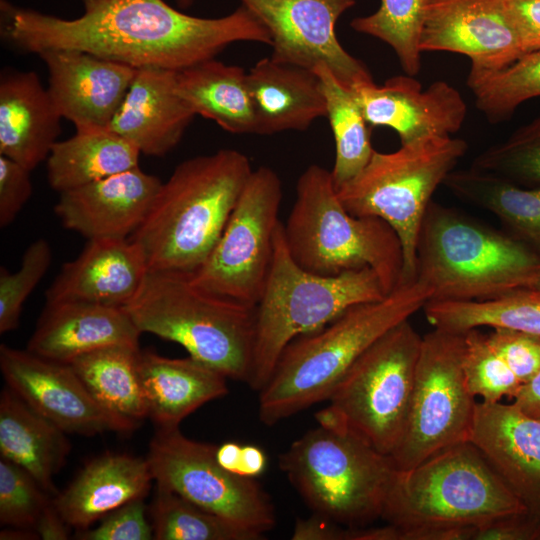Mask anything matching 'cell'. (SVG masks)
<instances>
[{
  "label": "cell",
  "mask_w": 540,
  "mask_h": 540,
  "mask_svg": "<svg viewBox=\"0 0 540 540\" xmlns=\"http://www.w3.org/2000/svg\"><path fill=\"white\" fill-rule=\"evenodd\" d=\"M511 399L522 412L540 419V371L531 380L522 384Z\"/></svg>",
  "instance_id": "48"
},
{
  "label": "cell",
  "mask_w": 540,
  "mask_h": 540,
  "mask_svg": "<svg viewBox=\"0 0 540 540\" xmlns=\"http://www.w3.org/2000/svg\"><path fill=\"white\" fill-rule=\"evenodd\" d=\"M533 287L540 290V279L535 283Z\"/></svg>",
  "instance_id": "55"
},
{
  "label": "cell",
  "mask_w": 540,
  "mask_h": 540,
  "mask_svg": "<svg viewBox=\"0 0 540 540\" xmlns=\"http://www.w3.org/2000/svg\"><path fill=\"white\" fill-rule=\"evenodd\" d=\"M252 171L245 154L228 148L178 164L130 237L141 247L149 271L199 269L219 241Z\"/></svg>",
  "instance_id": "3"
},
{
  "label": "cell",
  "mask_w": 540,
  "mask_h": 540,
  "mask_svg": "<svg viewBox=\"0 0 540 540\" xmlns=\"http://www.w3.org/2000/svg\"><path fill=\"white\" fill-rule=\"evenodd\" d=\"M139 377L148 418L157 428L179 427L202 405L229 392L227 377L191 356L169 358L141 350Z\"/></svg>",
  "instance_id": "28"
},
{
  "label": "cell",
  "mask_w": 540,
  "mask_h": 540,
  "mask_svg": "<svg viewBox=\"0 0 540 540\" xmlns=\"http://www.w3.org/2000/svg\"><path fill=\"white\" fill-rule=\"evenodd\" d=\"M319 76L327 104V118L335 140V161L331 170L336 190L356 177L370 161L374 149L370 129L351 90L323 63L314 69Z\"/></svg>",
  "instance_id": "35"
},
{
  "label": "cell",
  "mask_w": 540,
  "mask_h": 540,
  "mask_svg": "<svg viewBox=\"0 0 540 540\" xmlns=\"http://www.w3.org/2000/svg\"><path fill=\"white\" fill-rule=\"evenodd\" d=\"M471 167L522 187H540V136L494 145L479 154Z\"/></svg>",
  "instance_id": "42"
},
{
  "label": "cell",
  "mask_w": 540,
  "mask_h": 540,
  "mask_svg": "<svg viewBox=\"0 0 540 540\" xmlns=\"http://www.w3.org/2000/svg\"><path fill=\"white\" fill-rule=\"evenodd\" d=\"M198 0H175L180 9H188Z\"/></svg>",
  "instance_id": "54"
},
{
  "label": "cell",
  "mask_w": 540,
  "mask_h": 540,
  "mask_svg": "<svg viewBox=\"0 0 540 540\" xmlns=\"http://www.w3.org/2000/svg\"><path fill=\"white\" fill-rule=\"evenodd\" d=\"M265 467L266 456L261 448L254 445L242 446L238 474L255 478Z\"/></svg>",
  "instance_id": "50"
},
{
  "label": "cell",
  "mask_w": 540,
  "mask_h": 540,
  "mask_svg": "<svg viewBox=\"0 0 540 540\" xmlns=\"http://www.w3.org/2000/svg\"><path fill=\"white\" fill-rule=\"evenodd\" d=\"M139 346L114 345L89 352L69 365L95 400L128 432L148 418L139 377Z\"/></svg>",
  "instance_id": "31"
},
{
  "label": "cell",
  "mask_w": 540,
  "mask_h": 540,
  "mask_svg": "<svg viewBox=\"0 0 540 540\" xmlns=\"http://www.w3.org/2000/svg\"><path fill=\"white\" fill-rule=\"evenodd\" d=\"M458 199L495 215L507 233L540 256V187H522L472 167L443 183Z\"/></svg>",
  "instance_id": "33"
},
{
  "label": "cell",
  "mask_w": 540,
  "mask_h": 540,
  "mask_svg": "<svg viewBox=\"0 0 540 540\" xmlns=\"http://www.w3.org/2000/svg\"><path fill=\"white\" fill-rule=\"evenodd\" d=\"M464 333L434 328L422 336L409 413L390 455L398 470L470 440L476 398L462 368Z\"/></svg>",
  "instance_id": "12"
},
{
  "label": "cell",
  "mask_w": 540,
  "mask_h": 540,
  "mask_svg": "<svg viewBox=\"0 0 540 540\" xmlns=\"http://www.w3.org/2000/svg\"><path fill=\"white\" fill-rule=\"evenodd\" d=\"M162 181L133 169L59 193L61 224L87 240L128 239L145 220Z\"/></svg>",
  "instance_id": "20"
},
{
  "label": "cell",
  "mask_w": 540,
  "mask_h": 540,
  "mask_svg": "<svg viewBox=\"0 0 540 540\" xmlns=\"http://www.w3.org/2000/svg\"><path fill=\"white\" fill-rule=\"evenodd\" d=\"M367 123L393 129L401 145L428 137H448L462 127L467 105L459 91L438 80L422 89L411 75L393 76L350 88Z\"/></svg>",
  "instance_id": "18"
},
{
  "label": "cell",
  "mask_w": 540,
  "mask_h": 540,
  "mask_svg": "<svg viewBox=\"0 0 540 540\" xmlns=\"http://www.w3.org/2000/svg\"><path fill=\"white\" fill-rule=\"evenodd\" d=\"M66 433L9 387L0 394V454L27 471L53 497L54 477L71 450Z\"/></svg>",
  "instance_id": "29"
},
{
  "label": "cell",
  "mask_w": 540,
  "mask_h": 540,
  "mask_svg": "<svg viewBox=\"0 0 540 540\" xmlns=\"http://www.w3.org/2000/svg\"><path fill=\"white\" fill-rule=\"evenodd\" d=\"M0 370L7 387L66 434L128 432L95 400L69 364L1 344Z\"/></svg>",
  "instance_id": "16"
},
{
  "label": "cell",
  "mask_w": 540,
  "mask_h": 540,
  "mask_svg": "<svg viewBox=\"0 0 540 540\" xmlns=\"http://www.w3.org/2000/svg\"><path fill=\"white\" fill-rule=\"evenodd\" d=\"M149 272L141 247L128 239H93L65 263L46 291V303L79 301L125 307Z\"/></svg>",
  "instance_id": "22"
},
{
  "label": "cell",
  "mask_w": 540,
  "mask_h": 540,
  "mask_svg": "<svg viewBox=\"0 0 540 540\" xmlns=\"http://www.w3.org/2000/svg\"><path fill=\"white\" fill-rule=\"evenodd\" d=\"M70 528L58 512L53 501V504L46 510L39 521L36 532L40 539L65 540L69 538Z\"/></svg>",
  "instance_id": "49"
},
{
  "label": "cell",
  "mask_w": 540,
  "mask_h": 540,
  "mask_svg": "<svg viewBox=\"0 0 540 540\" xmlns=\"http://www.w3.org/2000/svg\"><path fill=\"white\" fill-rule=\"evenodd\" d=\"M281 199L278 174L267 166L253 170L215 248L199 269L189 273L191 282L256 307L273 260Z\"/></svg>",
  "instance_id": "13"
},
{
  "label": "cell",
  "mask_w": 540,
  "mask_h": 540,
  "mask_svg": "<svg viewBox=\"0 0 540 540\" xmlns=\"http://www.w3.org/2000/svg\"><path fill=\"white\" fill-rule=\"evenodd\" d=\"M140 151L106 129L76 131L47 158L50 187L61 193L139 166Z\"/></svg>",
  "instance_id": "32"
},
{
  "label": "cell",
  "mask_w": 540,
  "mask_h": 540,
  "mask_svg": "<svg viewBox=\"0 0 540 540\" xmlns=\"http://www.w3.org/2000/svg\"><path fill=\"white\" fill-rule=\"evenodd\" d=\"M148 514L156 540L263 539L159 485L148 506Z\"/></svg>",
  "instance_id": "36"
},
{
  "label": "cell",
  "mask_w": 540,
  "mask_h": 540,
  "mask_svg": "<svg viewBox=\"0 0 540 540\" xmlns=\"http://www.w3.org/2000/svg\"><path fill=\"white\" fill-rule=\"evenodd\" d=\"M472 540H540V517L528 511L500 516L474 526Z\"/></svg>",
  "instance_id": "46"
},
{
  "label": "cell",
  "mask_w": 540,
  "mask_h": 540,
  "mask_svg": "<svg viewBox=\"0 0 540 540\" xmlns=\"http://www.w3.org/2000/svg\"><path fill=\"white\" fill-rule=\"evenodd\" d=\"M434 327L465 333L482 326L505 328L540 338V290L524 287L486 300H434L423 308Z\"/></svg>",
  "instance_id": "34"
},
{
  "label": "cell",
  "mask_w": 540,
  "mask_h": 540,
  "mask_svg": "<svg viewBox=\"0 0 540 540\" xmlns=\"http://www.w3.org/2000/svg\"><path fill=\"white\" fill-rule=\"evenodd\" d=\"M283 234L303 269L324 276L368 267L386 294L402 282L403 250L393 228L374 216H356L342 204L331 171L312 164L300 175Z\"/></svg>",
  "instance_id": "5"
},
{
  "label": "cell",
  "mask_w": 540,
  "mask_h": 540,
  "mask_svg": "<svg viewBox=\"0 0 540 540\" xmlns=\"http://www.w3.org/2000/svg\"><path fill=\"white\" fill-rule=\"evenodd\" d=\"M422 336L409 320L372 344L338 382L319 425L346 431L385 455L406 425Z\"/></svg>",
  "instance_id": "11"
},
{
  "label": "cell",
  "mask_w": 540,
  "mask_h": 540,
  "mask_svg": "<svg viewBox=\"0 0 540 540\" xmlns=\"http://www.w3.org/2000/svg\"><path fill=\"white\" fill-rule=\"evenodd\" d=\"M417 276L434 300H486L533 287L540 256L509 235L431 201L417 243Z\"/></svg>",
  "instance_id": "4"
},
{
  "label": "cell",
  "mask_w": 540,
  "mask_h": 540,
  "mask_svg": "<svg viewBox=\"0 0 540 540\" xmlns=\"http://www.w3.org/2000/svg\"><path fill=\"white\" fill-rule=\"evenodd\" d=\"M61 115L33 71L0 77V155L28 170L47 160L61 134Z\"/></svg>",
  "instance_id": "25"
},
{
  "label": "cell",
  "mask_w": 540,
  "mask_h": 540,
  "mask_svg": "<svg viewBox=\"0 0 540 540\" xmlns=\"http://www.w3.org/2000/svg\"><path fill=\"white\" fill-rule=\"evenodd\" d=\"M124 308L142 334L175 342L228 379L248 382L255 307L198 288L189 273L149 271Z\"/></svg>",
  "instance_id": "6"
},
{
  "label": "cell",
  "mask_w": 540,
  "mask_h": 540,
  "mask_svg": "<svg viewBox=\"0 0 540 540\" xmlns=\"http://www.w3.org/2000/svg\"><path fill=\"white\" fill-rule=\"evenodd\" d=\"M65 19L0 0V35L20 52L73 49L136 69L180 71L215 58L235 42L272 44L264 24L240 5L218 18L188 15L164 0H79Z\"/></svg>",
  "instance_id": "1"
},
{
  "label": "cell",
  "mask_w": 540,
  "mask_h": 540,
  "mask_svg": "<svg viewBox=\"0 0 540 540\" xmlns=\"http://www.w3.org/2000/svg\"><path fill=\"white\" fill-rule=\"evenodd\" d=\"M30 170L0 155V227L10 225L32 194Z\"/></svg>",
  "instance_id": "45"
},
{
  "label": "cell",
  "mask_w": 540,
  "mask_h": 540,
  "mask_svg": "<svg viewBox=\"0 0 540 540\" xmlns=\"http://www.w3.org/2000/svg\"><path fill=\"white\" fill-rule=\"evenodd\" d=\"M176 90L196 115L233 134H256L247 72L215 58L176 71Z\"/></svg>",
  "instance_id": "30"
},
{
  "label": "cell",
  "mask_w": 540,
  "mask_h": 540,
  "mask_svg": "<svg viewBox=\"0 0 540 540\" xmlns=\"http://www.w3.org/2000/svg\"><path fill=\"white\" fill-rule=\"evenodd\" d=\"M38 55L47 66V89L61 117L76 131L108 128L137 69L73 49H46Z\"/></svg>",
  "instance_id": "19"
},
{
  "label": "cell",
  "mask_w": 540,
  "mask_h": 540,
  "mask_svg": "<svg viewBox=\"0 0 540 540\" xmlns=\"http://www.w3.org/2000/svg\"><path fill=\"white\" fill-rule=\"evenodd\" d=\"M418 276L380 300L355 305L315 332L293 340L259 391L260 421L274 425L327 401L352 364L389 330L409 320L432 298Z\"/></svg>",
  "instance_id": "2"
},
{
  "label": "cell",
  "mask_w": 540,
  "mask_h": 540,
  "mask_svg": "<svg viewBox=\"0 0 540 540\" xmlns=\"http://www.w3.org/2000/svg\"><path fill=\"white\" fill-rule=\"evenodd\" d=\"M427 2L381 0L375 12L354 18L350 26L389 45L405 73L415 76L421 67L419 40Z\"/></svg>",
  "instance_id": "38"
},
{
  "label": "cell",
  "mask_w": 540,
  "mask_h": 540,
  "mask_svg": "<svg viewBox=\"0 0 540 540\" xmlns=\"http://www.w3.org/2000/svg\"><path fill=\"white\" fill-rule=\"evenodd\" d=\"M467 86L489 121H503L520 104L540 96V50L525 53L500 70L470 69Z\"/></svg>",
  "instance_id": "37"
},
{
  "label": "cell",
  "mask_w": 540,
  "mask_h": 540,
  "mask_svg": "<svg viewBox=\"0 0 540 540\" xmlns=\"http://www.w3.org/2000/svg\"><path fill=\"white\" fill-rule=\"evenodd\" d=\"M540 136V116L529 124L516 130L507 140L512 142L525 141Z\"/></svg>",
  "instance_id": "52"
},
{
  "label": "cell",
  "mask_w": 540,
  "mask_h": 540,
  "mask_svg": "<svg viewBox=\"0 0 540 540\" xmlns=\"http://www.w3.org/2000/svg\"><path fill=\"white\" fill-rule=\"evenodd\" d=\"M385 295L379 277L368 267L332 276L303 269L289 254L281 222L270 272L255 307L252 368L247 384L260 391L293 340L320 330L355 305Z\"/></svg>",
  "instance_id": "7"
},
{
  "label": "cell",
  "mask_w": 540,
  "mask_h": 540,
  "mask_svg": "<svg viewBox=\"0 0 540 540\" xmlns=\"http://www.w3.org/2000/svg\"><path fill=\"white\" fill-rule=\"evenodd\" d=\"M465 140L428 137L389 153L374 151L365 168L337 189L346 210L387 222L403 250L402 281L417 277V243L425 212L439 185L467 152Z\"/></svg>",
  "instance_id": "10"
},
{
  "label": "cell",
  "mask_w": 540,
  "mask_h": 540,
  "mask_svg": "<svg viewBox=\"0 0 540 540\" xmlns=\"http://www.w3.org/2000/svg\"><path fill=\"white\" fill-rule=\"evenodd\" d=\"M267 28L272 59L313 70L325 64L347 88L372 81L368 68L339 42L336 24L356 0H239Z\"/></svg>",
  "instance_id": "15"
},
{
  "label": "cell",
  "mask_w": 540,
  "mask_h": 540,
  "mask_svg": "<svg viewBox=\"0 0 540 540\" xmlns=\"http://www.w3.org/2000/svg\"><path fill=\"white\" fill-rule=\"evenodd\" d=\"M256 115V134L304 131L327 116V104L314 70L260 59L247 72Z\"/></svg>",
  "instance_id": "27"
},
{
  "label": "cell",
  "mask_w": 540,
  "mask_h": 540,
  "mask_svg": "<svg viewBox=\"0 0 540 540\" xmlns=\"http://www.w3.org/2000/svg\"><path fill=\"white\" fill-rule=\"evenodd\" d=\"M1 540H33L40 539L38 533L31 529L6 527L0 532Z\"/></svg>",
  "instance_id": "53"
},
{
  "label": "cell",
  "mask_w": 540,
  "mask_h": 540,
  "mask_svg": "<svg viewBox=\"0 0 540 540\" xmlns=\"http://www.w3.org/2000/svg\"><path fill=\"white\" fill-rule=\"evenodd\" d=\"M279 466L314 514L347 527L381 519L397 470L354 434L321 425L295 440Z\"/></svg>",
  "instance_id": "9"
},
{
  "label": "cell",
  "mask_w": 540,
  "mask_h": 540,
  "mask_svg": "<svg viewBox=\"0 0 540 540\" xmlns=\"http://www.w3.org/2000/svg\"><path fill=\"white\" fill-rule=\"evenodd\" d=\"M487 337L522 384L540 371V338L505 328H494Z\"/></svg>",
  "instance_id": "44"
},
{
  "label": "cell",
  "mask_w": 540,
  "mask_h": 540,
  "mask_svg": "<svg viewBox=\"0 0 540 540\" xmlns=\"http://www.w3.org/2000/svg\"><path fill=\"white\" fill-rule=\"evenodd\" d=\"M216 448L187 438L179 427L157 428L146 459L156 485L263 537L276 523L270 496L253 477L221 466Z\"/></svg>",
  "instance_id": "14"
},
{
  "label": "cell",
  "mask_w": 540,
  "mask_h": 540,
  "mask_svg": "<svg viewBox=\"0 0 540 540\" xmlns=\"http://www.w3.org/2000/svg\"><path fill=\"white\" fill-rule=\"evenodd\" d=\"M53 496L23 468L0 458V523L36 531Z\"/></svg>",
  "instance_id": "40"
},
{
  "label": "cell",
  "mask_w": 540,
  "mask_h": 540,
  "mask_svg": "<svg viewBox=\"0 0 540 540\" xmlns=\"http://www.w3.org/2000/svg\"><path fill=\"white\" fill-rule=\"evenodd\" d=\"M523 53L540 50V0H501Z\"/></svg>",
  "instance_id": "47"
},
{
  "label": "cell",
  "mask_w": 540,
  "mask_h": 540,
  "mask_svg": "<svg viewBox=\"0 0 540 540\" xmlns=\"http://www.w3.org/2000/svg\"><path fill=\"white\" fill-rule=\"evenodd\" d=\"M145 498L134 499L108 513L95 528L78 530L81 540H151L153 528L148 520Z\"/></svg>",
  "instance_id": "43"
},
{
  "label": "cell",
  "mask_w": 540,
  "mask_h": 540,
  "mask_svg": "<svg viewBox=\"0 0 540 540\" xmlns=\"http://www.w3.org/2000/svg\"><path fill=\"white\" fill-rule=\"evenodd\" d=\"M527 511L470 441L396 470L381 519L402 528L476 526Z\"/></svg>",
  "instance_id": "8"
},
{
  "label": "cell",
  "mask_w": 540,
  "mask_h": 540,
  "mask_svg": "<svg viewBox=\"0 0 540 540\" xmlns=\"http://www.w3.org/2000/svg\"><path fill=\"white\" fill-rule=\"evenodd\" d=\"M140 330L124 307L79 301L46 303L27 350L69 364L108 346H139Z\"/></svg>",
  "instance_id": "24"
},
{
  "label": "cell",
  "mask_w": 540,
  "mask_h": 540,
  "mask_svg": "<svg viewBox=\"0 0 540 540\" xmlns=\"http://www.w3.org/2000/svg\"><path fill=\"white\" fill-rule=\"evenodd\" d=\"M52 262V250L47 240L39 238L25 250L20 267L9 272L0 268V333L15 330L28 296L37 287Z\"/></svg>",
  "instance_id": "41"
},
{
  "label": "cell",
  "mask_w": 540,
  "mask_h": 540,
  "mask_svg": "<svg viewBox=\"0 0 540 540\" xmlns=\"http://www.w3.org/2000/svg\"><path fill=\"white\" fill-rule=\"evenodd\" d=\"M176 90V71L140 68L108 129L142 154L162 157L181 141L195 117Z\"/></svg>",
  "instance_id": "23"
},
{
  "label": "cell",
  "mask_w": 540,
  "mask_h": 540,
  "mask_svg": "<svg viewBox=\"0 0 540 540\" xmlns=\"http://www.w3.org/2000/svg\"><path fill=\"white\" fill-rule=\"evenodd\" d=\"M528 512L540 517V419L477 401L470 440Z\"/></svg>",
  "instance_id": "21"
},
{
  "label": "cell",
  "mask_w": 540,
  "mask_h": 540,
  "mask_svg": "<svg viewBox=\"0 0 540 540\" xmlns=\"http://www.w3.org/2000/svg\"><path fill=\"white\" fill-rule=\"evenodd\" d=\"M153 480L146 457L107 452L88 462L53 501L71 528L83 530L122 505L145 498Z\"/></svg>",
  "instance_id": "26"
},
{
  "label": "cell",
  "mask_w": 540,
  "mask_h": 540,
  "mask_svg": "<svg viewBox=\"0 0 540 540\" xmlns=\"http://www.w3.org/2000/svg\"><path fill=\"white\" fill-rule=\"evenodd\" d=\"M462 368L468 391L484 402L511 400L522 383L478 328L464 333Z\"/></svg>",
  "instance_id": "39"
},
{
  "label": "cell",
  "mask_w": 540,
  "mask_h": 540,
  "mask_svg": "<svg viewBox=\"0 0 540 540\" xmlns=\"http://www.w3.org/2000/svg\"><path fill=\"white\" fill-rule=\"evenodd\" d=\"M419 49L465 55L470 69L481 71L500 70L524 54L501 0H428Z\"/></svg>",
  "instance_id": "17"
},
{
  "label": "cell",
  "mask_w": 540,
  "mask_h": 540,
  "mask_svg": "<svg viewBox=\"0 0 540 540\" xmlns=\"http://www.w3.org/2000/svg\"><path fill=\"white\" fill-rule=\"evenodd\" d=\"M241 448H242L241 445L234 442H227L220 446H217L216 448L217 461L225 469L238 474Z\"/></svg>",
  "instance_id": "51"
}]
</instances>
